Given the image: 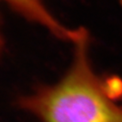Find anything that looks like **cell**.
I'll use <instances>...</instances> for the list:
<instances>
[{"mask_svg": "<svg viewBox=\"0 0 122 122\" xmlns=\"http://www.w3.org/2000/svg\"><path fill=\"white\" fill-rule=\"evenodd\" d=\"M3 38H2V32H1V29H0V53L2 52V48H3Z\"/></svg>", "mask_w": 122, "mask_h": 122, "instance_id": "cell-3", "label": "cell"}, {"mask_svg": "<svg viewBox=\"0 0 122 122\" xmlns=\"http://www.w3.org/2000/svg\"><path fill=\"white\" fill-rule=\"evenodd\" d=\"M17 12L33 22L43 26L51 33L62 40L74 43L81 33V29L70 30L65 27L46 8L41 0H2Z\"/></svg>", "mask_w": 122, "mask_h": 122, "instance_id": "cell-2", "label": "cell"}, {"mask_svg": "<svg viewBox=\"0 0 122 122\" xmlns=\"http://www.w3.org/2000/svg\"><path fill=\"white\" fill-rule=\"evenodd\" d=\"M120 2H121V3L122 4V0H120Z\"/></svg>", "mask_w": 122, "mask_h": 122, "instance_id": "cell-4", "label": "cell"}, {"mask_svg": "<svg viewBox=\"0 0 122 122\" xmlns=\"http://www.w3.org/2000/svg\"><path fill=\"white\" fill-rule=\"evenodd\" d=\"M73 45L72 62L63 77L21 97L20 106L41 122H122L117 103L122 81L95 72L85 30Z\"/></svg>", "mask_w": 122, "mask_h": 122, "instance_id": "cell-1", "label": "cell"}]
</instances>
